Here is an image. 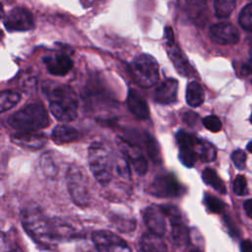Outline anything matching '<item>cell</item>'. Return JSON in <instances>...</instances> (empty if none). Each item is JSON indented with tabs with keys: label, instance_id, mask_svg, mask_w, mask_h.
I'll return each mask as SVG.
<instances>
[{
	"label": "cell",
	"instance_id": "cell-1",
	"mask_svg": "<svg viewBox=\"0 0 252 252\" xmlns=\"http://www.w3.org/2000/svg\"><path fill=\"white\" fill-rule=\"evenodd\" d=\"M51 113L62 122L73 121L78 115V97L74 90L68 85L45 82L43 84Z\"/></svg>",
	"mask_w": 252,
	"mask_h": 252
},
{
	"label": "cell",
	"instance_id": "cell-2",
	"mask_svg": "<svg viewBox=\"0 0 252 252\" xmlns=\"http://www.w3.org/2000/svg\"><path fill=\"white\" fill-rule=\"evenodd\" d=\"M21 220L27 233L38 244L50 247L56 243L52 220H49L40 209L34 206L25 208L21 215Z\"/></svg>",
	"mask_w": 252,
	"mask_h": 252
},
{
	"label": "cell",
	"instance_id": "cell-3",
	"mask_svg": "<svg viewBox=\"0 0 252 252\" xmlns=\"http://www.w3.org/2000/svg\"><path fill=\"white\" fill-rule=\"evenodd\" d=\"M8 124L20 132H34L49 125V117L45 107L40 103H31L13 113Z\"/></svg>",
	"mask_w": 252,
	"mask_h": 252
},
{
	"label": "cell",
	"instance_id": "cell-4",
	"mask_svg": "<svg viewBox=\"0 0 252 252\" xmlns=\"http://www.w3.org/2000/svg\"><path fill=\"white\" fill-rule=\"evenodd\" d=\"M88 160L96 181L102 186L107 185L111 179L113 162L106 147L98 142L93 143L88 151Z\"/></svg>",
	"mask_w": 252,
	"mask_h": 252
},
{
	"label": "cell",
	"instance_id": "cell-5",
	"mask_svg": "<svg viewBox=\"0 0 252 252\" xmlns=\"http://www.w3.org/2000/svg\"><path fill=\"white\" fill-rule=\"evenodd\" d=\"M129 72L134 81L142 88H150L158 81V65L149 54L136 56L129 65Z\"/></svg>",
	"mask_w": 252,
	"mask_h": 252
},
{
	"label": "cell",
	"instance_id": "cell-6",
	"mask_svg": "<svg viewBox=\"0 0 252 252\" xmlns=\"http://www.w3.org/2000/svg\"><path fill=\"white\" fill-rule=\"evenodd\" d=\"M67 188L73 202L80 207H87L91 202L88 179L78 165H71L66 173Z\"/></svg>",
	"mask_w": 252,
	"mask_h": 252
},
{
	"label": "cell",
	"instance_id": "cell-7",
	"mask_svg": "<svg viewBox=\"0 0 252 252\" xmlns=\"http://www.w3.org/2000/svg\"><path fill=\"white\" fill-rule=\"evenodd\" d=\"M92 239L98 252H131L127 242L109 230H96Z\"/></svg>",
	"mask_w": 252,
	"mask_h": 252
},
{
	"label": "cell",
	"instance_id": "cell-8",
	"mask_svg": "<svg viewBox=\"0 0 252 252\" xmlns=\"http://www.w3.org/2000/svg\"><path fill=\"white\" fill-rule=\"evenodd\" d=\"M150 192L158 198H172L181 194L182 186L173 174L163 173L155 177L150 185Z\"/></svg>",
	"mask_w": 252,
	"mask_h": 252
},
{
	"label": "cell",
	"instance_id": "cell-9",
	"mask_svg": "<svg viewBox=\"0 0 252 252\" xmlns=\"http://www.w3.org/2000/svg\"><path fill=\"white\" fill-rule=\"evenodd\" d=\"M116 144L121 154L128 159L134 170L139 175L146 174V172L148 171V161L143 155L141 149L120 136L116 137Z\"/></svg>",
	"mask_w": 252,
	"mask_h": 252
},
{
	"label": "cell",
	"instance_id": "cell-10",
	"mask_svg": "<svg viewBox=\"0 0 252 252\" xmlns=\"http://www.w3.org/2000/svg\"><path fill=\"white\" fill-rule=\"evenodd\" d=\"M4 26L9 32H26L33 29L34 22L29 10L17 7L8 12L4 18Z\"/></svg>",
	"mask_w": 252,
	"mask_h": 252
},
{
	"label": "cell",
	"instance_id": "cell-11",
	"mask_svg": "<svg viewBox=\"0 0 252 252\" xmlns=\"http://www.w3.org/2000/svg\"><path fill=\"white\" fill-rule=\"evenodd\" d=\"M171 225V236L175 244L185 245L189 242V231L184 224L179 211L173 206H161Z\"/></svg>",
	"mask_w": 252,
	"mask_h": 252
},
{
	"label": "cell",
	"instance_id": "cell-12",
	"mask_svg": "<svg viewBox=\"0 0 252 252\" xmlns=\"http://www.w3.org/2000/svg\"><path fill=\"white\" fill-rule=\"evenodd\" d=\"M144 221L150 231L163 235L166 230V215L162 207L152 205L147 207L143 213Z\"/></svg>",
	"mask_w": 252,
	"mask_h": 252
},
{
	"label": "cell",
	"instance_id": "cell-13",
	"mask_svg": "<svg viewBox=\"0 0 252 252\" xmlns=\"http://www.w3.org/2000/svg\"><path fill=\"white\" fill-rule=\"evenodd\" d=\"M42 61L48 73L54 76H65L73 67L70 56L60 52L47 54L42 58Z\"/></svg>",
	"mask_w": 252,
	"mask_h": 252
},
{
	"label": "cell",
	"instance_id": "cell-14",
	"mask_svg": "<svg viewBox=\"0 0 252 252\" xmlns=\"http://www.w3.org/2000/svg\"><path fill=\"white\" fill-rule=\"evenodd\" d=\"M210 36L218 44H234L239 40L238 30L229 23H220L210 29Z\"/></svg>",
	"mask_w": 252,
	"mask_h": 252
},
{
	"label": "cell",
	"instance_id": "cell-15",
	"mask_svg": "<svg viewBox=\"0 0 252 252\" xmlns=\"http://www.w3.org/2000/svg\"><path fill=\"white\" fill-rule=\"evenodd\" d=\"M195 137L196 136L184 131H179L176 134V141L179 147V158L187 167H192L198 158L193 146Z\"/></svg>",
	"mask_w": 252,
	"mask_h": 252
},
{
	"label": "cell",
	"instance_id": "cell-16",
	"mask_svg": "<svg viewBox=\"0 0 252 252\" xmlns=\"http://www.w3.org/2000/svg\"><path fill=\"white\" fill-rule=\"evenodd\" d=\"M178 82L175 79H166L155 90L154 99L160 104H170L176 101Z\"/></svg>",
	"mask_w": 252,
	"mask_h": 252
},
{
	"label": "cell",
	"instance_id": "cell-17",
	"mask_svg": "<svg viewBox=\"0 0 252 252\" xmlns=\"http://www.w3.org/2000/svg\"><path fill=\"white\" fill-rule=\"evenodd\" d=\"M11 140L14 144L31 150H39L41 149L47 138L44 134L35 133V132H19L11 136Z\"/></svg>",
	"mask_w": 252,
	"mask_h": 252
},
{
	"label": "cell",
	"instance_id": "cell-18",
	"mask_svg": "<svg viewBox=\"0 0 252 252\" xmlns=\"http://www.w3.org/2000/svg\"><path fill=\"white\" fill-rule=\"evenodd\" d=\"M166 49L177 72L183 76H191L193 74V69L190 66L184 54L182 53V51L175 44V41L166 43Z\"/></svg>",
	"mask_w": 252,
	"mask_h": 252
},
{
	"label": "cell",
	"instance_id": "cell-19",
	"mask_svg": "<svg viewBox=\"0 0 252 252\" xmlns=\"http://www.w3.org/2000/svg\"><path fill=\"white\" fill-rule=\"evenodd\" d=\"M127 105L132 114L138 119H147L150 115L147 101L136 90H129L127 95Z\"/></svg>",
	"mask_w": 252,
	"mask_h": 252
},
{
	"label": "cell",
	"instance_id": "cell-20",
	"mask_svg": "<svg viewBox=\"0 0 252 252\" xmlns=\"http://www.w3.org/2000/svg\"><path fill=\"white\" fill-rule=\"evenodd\" d=\"M51 139L58 145L69 144L80 139V132L74 127L60 124L53 128L51 132Z\"/></svg>",
	"mask_w": 252,
	"mask_h": 252
},
{
	"label": "cell",
	"instance_id": "cell-21",
	"mask_svg": "<svg viewBox=\"0 0 252 252\" xmlns=\"http://www.w3.org/2000/svg\"><path fill=\"white\" fill-rule=\"evenodd\" d=\"M162 235L149 231L141 237L140 247L142 252H167Z\"/></svg>",
	"mask_w": 252,
	"mask_h": 252
},
{
	"label": "cell",
	"instance_id": "cell-22",
	"mask_svg": "<svg viewBox=\"0 0 252 252\" xmlns=\"http://www.w3.org/2000/svg\"><path fill=\"white\" fill-rule=\"evenodd\" d=\"M53 235L56 242L70 240L78 236V231L71 225L59 219H52Z\"/></svg>",
	"mask_w": 252,
	"mask_h": 252
},
{
	"label": "cell",
	"instance_id": "cell-23",
	"mask_svg": "<svg viewBox=\"0 0 252 252\" xmlns=\"http://www.w3.org/2000/svg\"><path fill=\"white\" fill-rule=\"evenodd\" d=\"M193 146H194V151L197 158H199L201 160L205 162H209V161H213L217 157L216 149L209 142L202 140L198 137H195Z\"/></svg>",
	"mask_w": 252,
	"mask_h": 252
},
{
	"label": "cell",
	"instance_id": "cell-24",
	"mask_svg": "<svg viewBox=\"0 0 252 252\" xmlns=\"http://www.w3.org/2000/svg\"><path fill=\"white\" fill-rule=\"evenodd\" d=\"M205 99V93L201 85L197 82H191L186 89V101L192 107L200 106Z\"/></svg>",
	"mask_w": 252,
	"mask_h": 252
},
{
	"label": "cell",
	"instance_id": "cell-25",
	"mask_svg": "<svg viewBox=\"0 0 252 252\" xmlns=\"http://www.w3.org/2000/svg\"><path fill=\"white\" fill-rule=\"evenodd\" d=\"M39 167L48 178H55L58 173V163L52 153H44L39 158Z\"/></svg>",
	"mask_w": 252,
	"mask_h": 252
},
{
	"label": "cell",
	"instance_id": "cell-26",
	"mask_svg": "<svg viewBox=\"0 0 252 252\" xmlns=\"http://www.w3.org/2000/svg\"><path fill=\"white\" fill-rule=\"evenodd\" d=\"M203 180L206 184L213 187L215 190L221 194H225L226 188L223 181L219 177L217 172L212 168H205L202 173Z\"/></svg>",
	"mask_w": 252,
	"mask_h": 252
},
{
	"label": "cell",
	"instance_id": "cell-27",
	"mask_svg": "<svg viewBox=\"0 0 252 252\" xmlns=\"http://www.w3.org/2000/svg\"><path fill=\"white\" fill-rule=\"evenodd\" d=\"M21 99V95L13 91H3L0 94V110L1 112H5L15 105Z\"/></svg>",
	"mask_w": 252,
	"mask_h": 252
},
{
	"label": "cell",
	"instance_id": "cell-28",
	"mask_svg": "<svg viewBox=\"0 0 252 252\" xmlns=\"http://www.w3.org/2000/svg\"><path fill=\"white\" fill-rule=\"evenodd\" d=\"M236 0H215V13L218 18H228L235 8Z\"/></svg>",
	"mask_w": 252,
	"mask_h": 252
},
{
	"label": "cell",
	"instance_id": "cell-29",
	"mask_svg": "<svg viewBox=\"0 0 252 252\" xmlns=\"http://www.w3.org/2000/svg\"><path fill=\"white\" fill-rule=\"evenodd\" d=\"M129 161L128 159L122 155L120 157H116V158L113 161V165L114 168L117 172V174L124 179H128L131 176V172H130V165H129Z\"/></svg>",
	"mask_w": 252,
	"mask_h": 252
},
{
	"label": "cell",
	"instance_id": "cell-30",
	"mask_svg": "<svg viewBox=\"0 0 252 252\" xmlns=\"http://www.w3.org/2000/svg\"><path fill=\"white\" fill-rule=\"evenodd\" d=\"M112 221H113L114 225L116 226V228L121 231H131V230L135 229V226H136L135 220L129 219V218H124L119 215L112 217Z\"/></svg>",
	"mask_w": 252,
	"mask_h": 252
},
{
	"label": "cell",
	"instance_id": "cell-31",
	"mask_svg": "<svg viewBox=\"0 0 252 252\" xmlns=\"http://www.w3.org/2000/svg\"><path fill=\"white\" fill-rule=\"evenodd\" d=\"M240 26L249 32H252V3L246 5L239 14Z\"/></svg>",
	"mask_w": 252,
	"mask_h": 252
},
{
	"label": "cell",
	"instance_id": "cell-32",
	"mask_svg": "<svg viewBox=\"0 0 252 252\" xmlns=\"http://www.w3.org/2000/svg\"><path fill=\"white\" fill-rule=\"evenodd\" d=\"M205 204L210 212L216 213V214L222 212V210L224 208V204L219 198H217L213 195H209V194H207L205 196Z\"/></svg>",
	"mask_w": 252,
	"mask_h": 252
},
{
	"label": "cell",
	"instance_id": "cell-33",
	"mask_svg": "<svg viewBox=\"0 0 252 252\" xmlns=\"http://www.w3.org/2000/svg\"><path fill=\"white\" fill-rule=\"evenodd\" d=\"M204 126L211 132H219L221 129V122L216 115H209L203 119Z\"/></svg>",
	"mask_w": 252,
	"mask_h": 252
},
{
	"label": "cell",
	"instance_id": "cell-34",
	"mask_svg": "<svg viewBox=\"0 0 252 252\" xmlns=\"http://www.w3.org/2000/svg\"><path fill=\"white\" fill-rule=\"evenodd\" d=\"M246 178L243 175H237L233 181V192L236 195H245L247 193Z\"/></svg>",
	"mask_w": 252,
	"mask_h": 252
},
{
	"label": "cell",
	"instance_id": "cell-35",
	"mask_svg": "<svg viewBox=\"0 0 252 252\" xmlns=\"http://www.w3.org/2000/svg\"><path fill=\"white\" fill-rule=\"evenodd\" d=\"M231 159L238 169H244L246 164V154L242 150H236L231 154Z\"/></svg>",
	"mask_w": 252,
	"mask_h": 252
},
{
	"label": "cell",
	"instance_id": "cell-36",
	"mask_svg": "<svg viewBox=\"0 0 252 252\" xmlns=\"http://www.w3.org/2000/svg\"><path fill=\"white\" fill-rule=\"evenodd\" d=\"M1 251L2 252H23L22 248L15 242H10L9 239L5 238L4 233L1 238Z\"/></svg>",
	"mask_w": 252,
	"mask_h": 252
},
{
	"label": "cell",
	"instance_id": "cell-37",
	"mask_svg": "<svg viewBox=\"0 0 252 252\" xmlns=\"http://www.w3.org/2000/svg\"><path fill=\"white\" fill-rule=\"evenodd\" d=\"M197 119H198V115L195 112H192V111L185 112L184 115H183V121L189 126L195 125L196 122H197Z\"/></svg>",
	"mask_w": 252,
	"mask_h": 252
},
{
	"label": "cell",
	"instance_id": "cell-38",
	"mask_svg": "<svg viewBox=\"0 0 252 252\" xmlns=\"http://www.w3.org/2000/svg\"><path fill=\"white\" fill-rule=\"evenodd\" d=\"M241 73L243 75H250V74H252V57L242 65Z\"/></svg>",
	"mask_w": 252,
	"mask_h": 252
},
{
	"label": "cell",
	"instance_id": "cell-39",
	"mask_svg": "<svg viewBox=\"0 0 252 252\" xmlns=\"http://www.w3.org/2000/svg\"><path fill=\"white\" fill-rule=\"evenodd\" d=\"M241 252H252V242L250 240H244L240 245Z\"/></svg>",
	"mask_w": 252,
	"mask_h": 252
},
{
	"label": "cell",
	"instance_id": "cell-40",
	"mask_svg": "<svg viewBox=\"0 0 252 252\" xmlns=\"http://www.w3.org/2000/svg\"><path fill=\"white\" fill-rule=\"evenodd\" d=\"M243 208H244V211L247 214V216L250 219H252V199L246 200L243 204Z\"/></svg>",
	"mask_w": 252,
	"mask_h": 252
},
{
	"label": "cell",
	"instance_id": "cell-41",
	"mask_svg": "<svg viewBox=\"0 0 252 252\" xmlns=\"http://www.w3.org/2000/svg\"><path fill=\"white\" fill-rule=\"evenodd\" d=\"M186 2L192 6H200L205 4L206 0H186Z\"/></svg>",
	"mask_w": 252,
	"mask_h": 252
},
{
	"label": "cell",
	"instance_id": "cell-42",
	"mask_svg": "<svg viewBox=\"0 0 252 252\" xmlns=\"http://www.w3.org/2000/svg\"><path fill=\"white\" fill-rule=\"evenodd\" d=\"M76 252H98L97 251V249L95 248V250L94 249H93V248H91V247H87V246H85V247H79L78 249H77V251Z\"/></svg>",
	"mask_w": 252,
	"mask_h": 252
},
{
	"label": "cell",
	"instance_id": "cell-43",
	"mask_svg": "<svg viewBox=\"0 0 252 252\" xmlns=\"http://www.w3.org/2000/svg\"><path fill=\"white\" fill-rule=\"evenodd\" d=\"M246 149L248 150V152H250L251 154H252V140L247 144V146H246Z\"/></svg>",
	"mask_w": 252,
	"mask_h": 252
},
{
	"label": "cell",
	"instance_id": "cell-44",
	"mask_svg": "<svg viewBox=\"0 0 252 252\" xmlns=\"http://www.w3.org/2000/svg\"><path fill=\"white\" fill-rule=\"evenodd\" d=\"M250 122L252 123V114H251V116H250Z\"/></svg>",
	"mask_w": 252,
	"mask_h": 252
}]
</instances>
